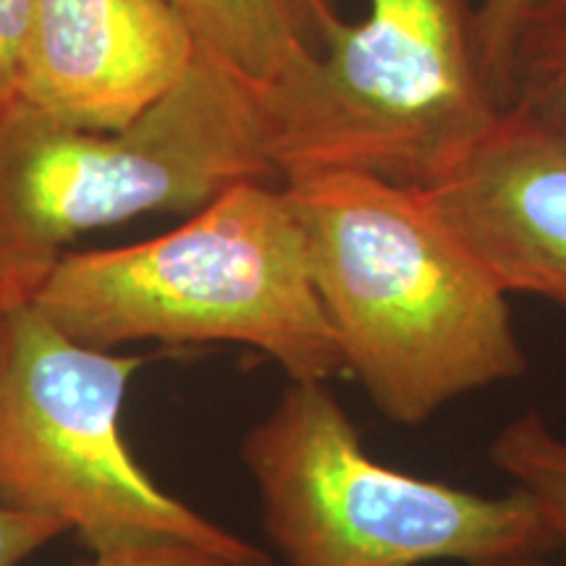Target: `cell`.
<instances>
[{"label": "cell", "mask_w": 566, "mask_h": 566, "mask_svg": "<svg viewBox=\"0 0 566 566\" xmlns=\"http://www.w3.org/2000/svg\"><path fill=\"white\" fill-rule=\"evenodd\" d=\"M310 271L354 375L388 422L417 428L527 370L506 296L420 189L359 171L283 181Z\"/></svg>", "instance_id": "obj_1"}, {"label": "cell", "mask_w": 566, "mask_h": 566, "mask_svg": "<svg viewBox=\"0 0 566 566\" xmlns=\"http://www.w3.org/2000/svg\"><path fill=\"white\" fill-rule=\"evenodd\" d=\"M32 304L95 349L242 344L289 380L344 375L283 184L244 181L147 242L66 252Z\"/></svg>", "instance_id": "obj_2"}, {"label": "cell", "mask_w": 566, "mask_h": 566, "mask_svg": "<svg viewBox=\"0 0 566 566\" xmlns=\"http://www.w3.org/2000/svg\"><path fill=\"white\" fill-rule=\"evenodd\" d=\"M244 181H279L260 84L197 51L122 129H87L0 103V281L32 300L82 233L147 212H197Z\"/></svg>", "instance_id": "obj_3"}, {"label": "cell", "mask_w": 566, "mask_h": 566, "mask_svg": "<svg viewBox=\"0 0 566 566\" xmlns=\"http://www.w3.org/2000/svg\"><path fill=\"white\" fill-rule=\"evenodd\" d=\"M260 103L281 184L359 171L412 189L446 179L504 111L470 0H367L357 24L336 13Z\"/></svg>", "instance_id": "obj_4"}, {"label": "cell", "mask_w": 566, "mask_h": 566, "mask_svg": "<svg viewBox=\"0 0 566 566\" xmlns=\"http://www.w3.org/2000/svg\"><path fill=\"white\" fill-rule=\"evenodd\" d=\"M242 459L286 566H491L562 551L541 509L514 488L475 493L367 454L325 380H289L247 430Z\"/></svg>", "instance_id": "obj_5"}, {"label": "cell", "mask_w": 566, "mask_h": 566, "mask_svg": "<svg viewBox=\"0 0 566 566\" xmlns=\"http://www.w3.org/2000/svg\"><path fill=\"white\" fill-rule=\"evenodd\" d=\"M142 357L80 344L32 300L0 321V501L74 530L95 551L187 543L233 566L265 551L166 493L122 433Z\"/></svg>", "instance_id": "obj_6"}, {"label": "cell", "mask_w": 566, "mask_h": 566, "mask_svg": "<svg viewBox=\"0 0 566 566\" xmlns=\"http://www.w3.org/2000/svg\"><path fill=\"white\" fill-rule=\"evenodd\" d=\"M504 294L566 310V134L499 113L446 179L420 189Z\"/></svg>", "instance_id": "obj_7"}, {"label": "cell", "mask_w": 566, "mask_h": 566, "mask_svg": "<svg viewBox=\"0 0 566 566\" xmlns=\"http://www.w3.org/2000/svg\"><path fill=\"white\" fill-rule=\"evenodd\" d=\"M197 51L168 0H32L19 97L87 129H122L187 74Z\"/></svg>", "instance_id": "obj_8"}, {"label": "cell", "mask_w": 566, "mask_h": 566, "mask_svg": "<svg viewBox=\"0 0 566 566\" xmlns=\"http://www.w3.org/2000/svg\"><path fill=\"white\" fill-rule=\"evenodd\" d=\"M202 51L268 84L321 51L338 0H168Z\"/></svg>", "instance_id": "obj_9"}, {"label": "cell", "mask_w": 566, "mask_h": 566, "mask_svg": "<svg viewBox=\"0 0 566 566\" xmlns=\"http://www.w3.org/2000/svg\"><path fill=\"white\" fill-rule=\"evenodd\" d=\"M506 105L566 134V0H537L522 21Z\"/></svg>", "instance_id": "obj_10"}, {"label": "cell", "mask_w": 566, "mask_h": 566, "mask_svg": "<svg viewBox=\"0 0 566 566\" xmlns=\"http://www.w3.org/2000/svg\"><path fill=\"white\" fill-rule=\"evenodd\" d=\"M488 459L541 509L566 551V436L535 409L509 420L488 443Z\"/></svg>", "instance_id": "obj_11"}, {"label": "cell", "mask_w": 566, "mask_h": 566, "mask_svg": "<svg viewBox=\"0 0 566 566\" xmlns=\"http://www.w3.org/2000/svg\"><path fill=\"white\" fill-rule=\"evenodd\" d=\"M535 3L537 0H483L478 9L480 53H483L488 82L501 105H506L509 95V66H512L516 32Z\"/></svg>", "instance_id": "obj_12"}, {"label": "cell", "mask_w": 566, "mask_h": 566, "mask_svg": "<svg viewBox=\"0 0 566 566\" xmlns=\"http://www.w3.org/2000/svg\"><path fill=\"white\" fill-rule=\"evenodd\" d=\"M30 32L32 0H0V103L19 97Z\"/></svg>", "instance_id": "obj_13"}, {"label": "cell", "mask_w": 566, "mask_h": 566, "mask_svg": "<svg viewBox=\"0 0 566 566\" xmlns=\"http://www.w3.org/2000/svg\"><path fill=\"white\" fill-rule=\"evenodd\" d=\"M66 533L48 516L24 512L0 501V566H19L34 551L48 546L55 537Z\"/></svg>", "instance_id": "obj_14"}, {"label": "cell", "mask_w": 566, "mask_h": 566, "mask_svg": "<svg viewBox=\"0 0 566 566\" xmlns=\"http://www.w3.org/2000/svg\"><path fill=\"white\" fill-rule=\"evenodd\" d=\"M76 566H233L210 551L187 546V543H142L97 551L90 562Z\"/></svg>", "instance_id": "obj_15"}, {"label": "cell", "mask_w": 566, "mask_h": 566, "mask_svg": "<svg viewBox=\"0 0 566 566\" xmlns=\"http://www.w3.org/2000/svg\"><path fill=\"white\" fill-rule=\"evenodd\" d=\"M21 302H30V296L21 294L19 289H13V286H9V283L0 281V321H3V315L9 313L11 307H17V304H21Z\"/></svg>", "instance_id": "obj_16"}, {"label": "cell", "mask_w": 566, "mask_h": 566, "mask_svg": "<svg viewBox=\"0 0 566 566\" xmlns=\"http://www.w3.org/2000/svg\"><path fill=\"white\" fill-rule=\"evenodd\" d=\"M491 566H551L543 558H522V562H506V564H491Z\"/></svg>", "instance_id": "obj_17"}]
</instances>
